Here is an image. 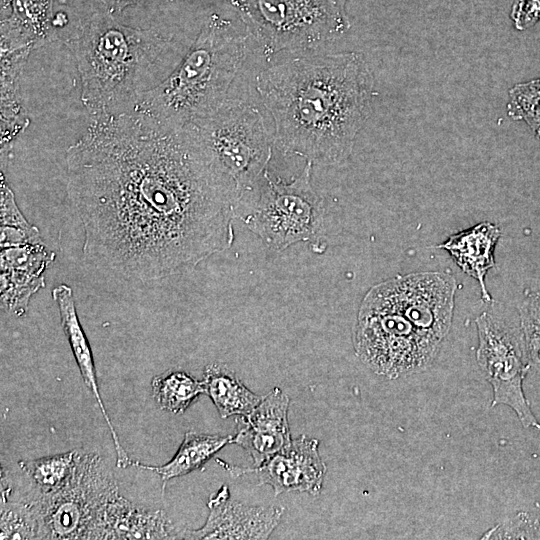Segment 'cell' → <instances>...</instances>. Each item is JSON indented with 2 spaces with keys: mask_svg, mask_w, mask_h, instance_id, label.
Masks as SVG:
<instances>
[{
  "mask_svg": "<svg viewBox=\"0 0 540 540\" xmlns=\"http://www.w3.org/2000/svg\"><path fill=\"white\" fill-rule=\"evenodd\" d=\"M87 263L155 281L231 247L239 196L193 127L127 112L93 119L66 153Z\"/></svg>",
  "mask_w": 540,
  "mask_h": 540,
  "instance_id": "obj_1",
  "label": "cell"
},
{
  "mask_svg": "<svg viewBox=\"0 0 540 540\" xmlns=\"http://www.w3.org/2000/svg\"><path fill=\"white\" fill-rule=\"evenodd\" d=\"M286 154L321 166L343 163L371 112L373 76L362 53L300 57L256 77Z\"/></svg>",
  "mask_w": 540,
  "mask_h": 540,
  "instance_id": "obj_2",
  "label": "cell"
},
{
  "mask_svg": "<svg viewBox=\"0 0 540 540\" xmlns=\"http://www.w3.org/2000/svg\"><path fill=\"white\" fill-rule=\"evenodd\" d=\"M67 46L76 60L82 104L92 119L132 112L181 60L176 43L109 17L94 19Z\"/></svg>",
  "mask_w": 540,
  "mask_h": 540,
  "instance_id": "obj_3",
  "label": "cell"
},
{
  "mask_svg": "<svg viewBox=\"0 0 540 540\" xmlns=\"http://www.w3.org/2000/svg\"><path fill=\"white\" fill-rule=\"evenodd\" d=\"M246 40L230 22L213 18L174 70L147 91L133 111L178 127L214 113L227 100L246 56Z\"/></svg>",
  "mask_w": 540,
  "mask_h": 540,
  "instance_id": "obj_4",
  "label": "cell"
},
{
  "mask_svg": "<svg viewBox=\"0 0 540 540\" xmlns=\"http://www.w3.org/2000/svg\"><path fill=\"white\" fill-rule=\"evenodd\" d=\"M118 493L103 458L78 450L73 470L60 489L39 494L26 486L20 496L37 511L40 539H103L109 504Z\"/></svg>",
  "mask_w": 540,
  "mask_h": 540,
  "instance_id": "obj_5",
  "label": "cell"
},
{
  "mask_svg": "<svg viewBox=\"0 0 540 540\" xmlns=\"http://www.w3.org/2000/svg\"><path fill=\"white\" fill-rule=\"evenodd\" d=\"M352 341L359 360L389 380L425 371L442 345L415 327L375 285L361 301Z\"/></svg>",
  "mask_w": 540,
  "mask_h": 540,
  "instance_id": "obj_6",
  "label": "cell"
},
{
  "mask_svg": "<svg viewBox=\"0 0 540 540\" xmlns=\"http://www.w3.org/2000/svg\"><path fill=\"white\" fill-rule=\"evenodd\" d=\"M262 53L315 49L350 28L346 0H230Z\"/></svg>",
  "mask_w": 540,
  "mask_h": 540,
  "instance_id": "obj_7",
  "label": "cell"
},
{
  "mask_svg": "<svg viewBox=\"0 0 540 540\" xmlns=\"http://www.w3.org/2000/svg\"><path fill=\"white\" fill-rule=\"evenodd\" d=\"M190 125L241 202L255 189L272 157L275 139L262 114L248 103L227 98L217 111Z\"/></svg>",
  "mask_w": 540,
  "mask_h": 540,
  "instance_id": "obj_8",
  "label": "cell"
},
{
  "mask_svg": "<svg viewBox=\"0 0 540 540\" xmlns=\"http://www.w3.org/2000/svg\"><path fill=\"white\" fill-rule=\"evenodd\" d=\"M313 165L307 161L290 182L272 179L268 170L259 181V197L243 220L270 249L283 251L323 234L325 208L312 185Z\"/></svg>",
  "mask_w": 540,
  "mask_h": 540,
  "instance_id": "obj_9",
  "label": "cell"
},
{
  "mask_svg": "<svg viewBox=\"0 0 540 540\" xmlns=\"http://www.w3.org/2000/svg\"><path fill=\"white\" fill-rule=\"evenodd\" d=\"M476 360L493 392L491 407L511 408L524 428L540 430V422L525 397L523 381L530 369L522 337L488 312L476 320Z\"/></svg>",
  "mask_w": 540,
  "mask_h": 540,
  "instance_id": "obj_10",
  "label": "cell"
},
{
  "mask_svg": "<svg viewBox=\"0 0 540 540\" xmlns=\"http://www.w3.org/2000/svg\"><path fill=\"white\" fill-rule=\"evenodd\" d=\"M376 288L415 327L437 341L448 335L456 280L446 272H417L390 278Z\"/></svg>",
  "mask_w": 540,
  "mask_h": 540,
  "instance_id": "obj_11",
  "label": "cell"
},
{
  "mask_svg": "<svg viewBox=\"0 0 540 540\" xmlns=\"http://www.w3.org/2000/svg\"><path fill=\"white\" fill-rule=\"evenodd\" d=\"M232 477L256 473L259 485L272 487L274 495L306 492L318 495L326 474V464L319 453V441L300 435L258 467L234 466L216 460Z\"/></svg>",
  "mask_w": 540,
  "mask_h": 540,
  "instance_id": "obj_12",
  "label": "cell"
},
{
  "mask_svg": "<svg viewBox=\"0 0 540 540\" xmlns=\"http://www.w3.org/2000/svg\"><path fill=\"white\" fill-rule=\"evenodd\" d=\"M207 506L205 524L196 530L184 529L180 539H267L285 511L283 506L249 505L233 500L226 485L210 495Z\"/></svg>",
  "mask_w": 540,
  "mask_h": 540,
  "instance_id": "obj_13",
  "label": "cell"
},
{
  "mask_svg": "<svg viewBox=\"0 0 540 540\" xmlns=\"http://www.w3.org/2000/svg\"><path fill=\"white\" fill-rule=\"evenodd\" d=\"M290 399L279 387L273 388L247 415L240 416L230 443L242 447L253 460V468L262 465L292 440L288 422Z\"/></svg>",
  "mask_w": 540,
  "mask_h": 540,
  "instance_id": "obj_14",
  "label": "cell"
},
{
  "mask_svg": "<svg viewBox=\"0 0 540 540\" xmlns=\"http://www.w3.org/2000/svg\"><path fill=\"white\" fill-rule=\"evenodd\" d=\"M55 253L43 243L2 248L0 252L1 307L17 317L26 314L31 297L45 287L44 272Z\"/></svg>",
  "mask_w": 540,
  "mask_h": 540,
  "instance_id": "obj_15",
  "label": "cell"
},
{
  "mask_svg": "<svg viewBox=\"0 0 540 540\" xmlns=\"http://www.w3.org/2000/svg\"><path fill=\"white\" fill-rule=\"evenodd\" d=\"M52 296L58 306L62 328L78 365L82 379L96 399L103 418L105 419L110 430L116 451L117 467L126 468L132 464V460L122 446L119 436L103 403L97 381L92 351L77 315L72 288L66 284H59L52 290Z\"/></svg>",
  "mask_w": 540,
  "mask_h": 540,
  "instance_id": "obj_16",
  "label": "cell"
},
{
  "mask_svg": "<svg viewBox=\"0 0 540 540\" xmlns=\"http://www.w3.org/2000/svg\"><path fill=\"white\" fill-rule=\"evenodd\" d=\"M500 237L501 230L496 224L483 221L452 234L437 246L447 251L458 267L478 282L485 302L492 300L485 279L488 271L495 267L494 251Z\"/></svg>",
  "mask_w": 540,
  "mask_h": 540,
  "instance_id": "obj_17",
  "label": "cell"
},
{
  "mask_svg": "<svg viewBox=\"0 0 540 540\" xmlns=\"http://www.w3.org/2000/svg\"><path fill=\"white\" fill-rule=\"evenodd\" d=\"M180 533L164 511L137 507L120 493L109 505L104 539H179Z\"/></svg>",
  "mask_w": 540,
  "mask_h": 540,
  "instance_id": "obj_18",
  "label": "cell"
},
{
  "mask_svg": "<svg viewBox=\"0 0 540 540\" xmlns=\"http://www.w3.org/2000/svg\"><path fill=\"white\" fill-rule=\"evenodd\" d=\"M32 49L1 52V148L11 144L29 125L20 80Z\"/></svg>",
  "mask_w": 540,
  "mask_h": 540,
  "instance_id": "obj_19",
  "label": "cell"
},
{
  "mask_svg": "<svg viewBox=\"0 0 540 540\" xmlns=\"http://www.w3.org/2000/svg\"><path fill=\"white\" fill-rule=\"evenodd\" d=\"M50 0H11L12 15L2 20L0 51L34 49L48 37Z\"/></svg>",
  "mask_w": 540,
  "mask_h": 540,
  "instance_id": "obj_20",
  "label": "cell"
},
{
  "mask_svg": "<svg viewBox=\"0 0 540 540\" xmlns=\"http://www.w3.org/2000/svg\"><path fill=\"white\" fill-rule=\"evenodd\" d=\"M205 393L221 418L245 416L263 399L252 392L225 364L211 363L204 369Z\"/></svg>",
  "mask_w": 540,
  "mask_h": 540,
  "instance_id": "obj_21",
  "label": "cell"
},
{
  "mask_svg": "<svg viewBox=\"0 0 540 540\" xmlns=\"http://www.w3.org/2000/svg\"><path fill=\"white\" fill-rule=\"evenodd\" d=\"M231 436L211 435L188 431L172 459L161 466L146 465L132 461L133 466L159 475L163 489L170 479L184 476L202 468L226 444Z\"/></svg>",
  "mask_w": 540,
  "mask_h": 540,
  "instance_id": "obj_22",
  "label": "cell"
},
{
  "mask_svg": "<svg viewBox=\"0 0 540 540\" xmlns=\"http://www.w3.org/2000/svg\"><path fill=\"white\" fill-rule=\"evenodd\" d=\"M152 395L163 410L182 414L203 393L205 385L182 370H169L151 381Z\"/></svg>",
  "mask_w": 540,
  "mask_h": 540,
  "instance_id": "obj_23",
  "label": "cell"
},
{
  "mask_svg": "<svg viewBox=\"0 0 540 540\" xmlns=\"http://www.w3.org/2000/svg\"><path fill=\"white\" fill-rule=\"evenodd\" d=\"M78 450L18 462L28 485L39 494H49L60 489L69 478L75 465Z\"/></svg>",
  "mask_w": 540,
  "mask_h": 540,
  "instance_id": "obj_24",
  "label": "cell"
},
{
  "mask_svg": "<svg viewBox=\"0 0 540 540\" xmlns=\"http://www.w3.org/2000/svg\"><path fill=\"white\" fill-rule=\"evenodd\" d=\"M0 539H40V521L26 499L1 487Z\"/></svg>",
  "mask_w": 540,
  "mask_h": 540,
  "instance_id": "obj_25",
  "label": "cell"
},
{
  "mask_svg": "<svg viewBox=\"0 0 540 540\" xmlns=\"http://www.w3.org/2000/svg\"><path fill=\"white\" fill-rule=\"evenodd\" d=\"M508 116L523 121L535 132L540 128V78L520 82L508 91Z\"/></svg>",
  "mask_w": 540,
  "mask_h": 540,
  "instance_id": "obj_26",
  "label": "cell"
},
{
  "mask_svg": "<svg viewBox=\"0 0 540 540\" xmlns=\"http://www.w3.org/2000/svg\"><path fill=\"white\" fill-rule=\"evenodd\" d=\"M520 331L530 368L540 373V292L528 291L520 306Z\"/></svg>",
  "mask_w": 540,
  "mask_h": 540,
  "instance_id": "obj_27",
  "label": "cell"
},
{
  "mask_svg": "<svg viewBox=\"0 0 540 540\" xmlns=\"http://www.w3.org/2000/svg\"><path fill=\"white\" fill-rule=\"evenodd\" d=\"M481 539H540V522L527 512H518L487 530Z\"/></svg>",
  "mask_w": 540,
  "mask_h": 540,
  "instance_id": "obj_28",
  "label": "cell"
},
{
  "mask_svg": "<svg viewBox=\"0 0 540 540\" xmlns=\"http://www.w3.org/2000/svg\"><path fill=\"white\" fill-rule=\"evenodd\" d=\"M0 230L1 249L42 243L39 230L33 225L28 227L1 225Z\"/></svg>",
  "mask_w": 540,
  "mask_h": 540,
  "instance_id": "obj_29",
  "label": "cell"
},
{
  "mask_svg": "<svg viewBox=\"0 0 540 540\" xmlns=\"http://www.w3.org/2000/svg\"><path fill=\"white\" fill-rule=\"evenodd\" d=\"M510 18L516 30L531 28L540 21V0H515Z\"/></svg>",
  "mask_w": 540,
  "mask_h": 540,
  "instance_id": "obj_30",
  "label": "cell"
},
{
  "mask_svg": "<svg viewBox=\"0 0 540 540\" xmlns=\"http://www.w3.org/2000/svg\"><path fill=\"white\" fill-rule=\"evenodd\" d=\"M138 0H107V2L116 10H122L126 6L137 2Z\"/></svg>",
  "mask_w": 540,
  "mask_h": 540,
  "instance_id": "obj_31",
  "label": "cell"
},
{
  "mask_svg": "<svg viewBox=\"0 0 540 540\" xmlns=\"http://www.w3.org/2000/svg\"><path fill=\"white\" fill-rule=\"evenodd\" d=\"M534 133H535V136L537 137V139L540 141V128L538 130H536Z\"/></svg>",
  "mask_w": 540,
  "mask_h": 540,
  "instance_id": "obj_32",
  "label": "cell"
}]
</instances>
